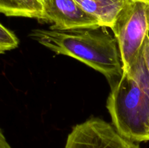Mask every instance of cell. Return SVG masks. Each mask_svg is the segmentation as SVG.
<instances>
[{
	"label": "cell",
	"mask_w": 149,
	"mask_h": 148,
	"mask_svg": "<svg viewBox=\"0 0 149 148\" xmlns=\"http://www.w3.org/2000/svg\"><path fill=\"white\" fill-rule=\"evenodd\" d=\"M141 1H147V2H149V0H141Z\"/></svg>",
	"instance_id": "4fadbf2b"
},
{
	"label": "cell",
	"mask_w": 149,
	"mask_h": 148,
	"mask_svg": "<svg viewBox=\"0 0 149 148\" xmlns=\"http://www.w3.org/2000/svg\"><path fill=\"white\" fill-rule=\"evenodd\" d=\"M18 44L16 35L0 23V54L15 49Z\"/></svg>",
	"instance_id": "9c48e42d"
},
{
	"label": "cell",
	"mask_w": 149,
	"mask_h": 148,
	"mask_svg": "<svg viewBox=\"0 0 149 148\" xmlns=\"http://www.w3.org/2000/svg\"><path fill=\"white\" fill-rule=\"evenodd\" d=\"M39 1H42V4H44V7H45V6H46L47 4V3L49 2V0H39Z\"/></svg>",
	"instance_id": "7c38bea8"
},
{
	"label": "cell",
	"mask_w": 149,
	"mask_h": 148,
	"mask_svg": "<svg viewBox=\"0 0 149 148\" xmlns=\"http://www.w3.org/2000/svg\"><path fill=\"white\" fill-rule=\"evenodd\" d=\"M111 29L117 42L123 71H127L141 54L149 33V2L126 0Z\"/></svg>",
	"instance_id": "3957f363"
},
{
	"label": "cell",
	"mask_w": 149,
	"mask_h": 148,
	"mask_svg": "<svg viewBox=\"0 0 149 148\" xmlns=\"http://www.w3.org/2000/svg\"><path fill=\"white\" fill-rule=\"evenodd\" d=\"M29 36L55 53L75 58L100 72L111 85L123 73L117 42L104 26L68 30L34 29Z\"/></svg>",
	"instance_id": "6da1fadb"
},
{
	"label": "cell",
	"mask_w": 149,
	"mask_h": 148,
	"mask_svg": "<svg viewBox=\"0 0 149 148\" xmlns=\"http://www.w3.org/2000/svg\"><path fill=\"white\" fill-rule=\"evenodd\" d=\"M111 86L106 106L113 126L132 142H148L149 96L126 71Z\"/></svg>",
	"instance_id": "7a4b0ae2"
},
{
	"label": "cell",
	"mask_w": 149,
	"mask_h": 148,
	"mask_svg": "<svg viewBox=\"0 0 149 148\" xmlns=\"http://www.w3.org/2000/svg\"><path fill=\"white\" fill-rule=\"evenodd\" d=\"M81 8L100 21L102 26L111 28L125 6L126 0H76Z\"/></svg>",
	"instance_id": "8992f818"
},
{
	"label": "cell",
	"mask_w": 149,
	"mask_h": 148,
	"mask_svg": "<svg viewBox=\"0 0 149 148\" xmlns=\"http://www.w3.org/2000/svg\"><path fill=\"white\" fill-rule=\"evenodd\" d=\"M45 21L53 23L50 29L60 30L97 28L100 21L84 11L76 0H49L45 6Z\"/></svg>",
	"instance_id": "5b68a950"
},
{
	"label": "cell",
	"mask_w": 149,
	"mask_h": 148,
	"mask_svg": "<svg viewBox=\"0 0 149 148\" xmlns=\"http://www.w3.org/2000/svg\"><path fill=\"white\" fill-rule=\"evenodd\" d=\"M0 13L45 21V7L39 0H0Z\"/></svg>",
	"instance_id": "52a82bcc"
},
{
	"label": "cell",
	"mask_w": 149,
	"mask_h": 148,
	"mask_svg": "<svg viewBox=\"0 0 149 148\" xmlns=\"http://www.w3.org/2000/svg\"><path fill=\"white\" fill-rule=\"evenodd\" d=\"M148 119H149V118H148Z\"/></svg>",
	"instance_id": "5bb4252c"
},
{
	"label": "cell",
	"mask_w": 149,
	"mask_h": 148,
	"mask_svg": "<svg viewBox=\"0 0 149 148\" xmlns=\"http://www.w3.org/2000/svg\"><path fill=\"white\" fill-rule=\"evenodd\" d=\"M142 55L145 61L146 65L149 71V33L146 36L142 48Z\"/></svg>",
	"instance_id": "30bf717a"
},
{
	"label": "cell",
	"mask_w": 149,
	"mask_h": 148,
	"mask_svg": "<svg viewBox=\"0 0 149 148\" xmlns=\"http://www.w3.org/2000/svg\"><path fill=\"white\" fill-rule=\"evenodd\" d=\"M64 148H141L137 142L121 135L108 122L93 118L76 125Z\"/></svg>",
	"instance_id": "277c9868"
},
{
	"label": "cell",
	"mask_w": 149,
	"mask_h": 148,
	"mask_svg": "<svg viewBox=\"0 0 149 148\" xmlns=\"http://www.w3.org/2000/svg\"><path fill=\"white\" fill-rule=\"evenodd\" d=\"M126 72L129 73L139 86L149 96V71L146 65L142 51L132 66Z\"/></svg>",
	"instance_id": "ba28073f"
},
{
	"label": "cell",
	"mask_w": 149,
	"mask_h": 148,
	"mask_svg": "<svg viewBox=\"0 0 149 148\" xmlns=\"http://www.w3.org/2000/svg\"><path fill=\"white\" fill-rule=\"evenodd\" d=\"M0 148H13L7 142L1 128H0Z\"/></svg>",
	"instance_id": "8fae6325"
}]
</instances>
